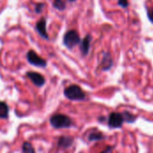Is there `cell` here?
<instances>
[{
	"label": "cell",
	"instance_id": "obj_1",
	"mask_svg": "<svg viewBox=\"0 0 153 153\" xmlns=\"http://www.w3.org/2000/svg\"><path fill=\"white\" fill-rule=\"evenodd\" d=\"M64 94L68 100H74V101L84 100L86 98L85 92L82 90V88L80 86L75 85V84L70 85L66 89H65Z\"/></svg>",
	"mask_w": 153,
	"mask_h": 153
},
{
	"label": "cell",
	"instance_id": "obj_2",
	"mask_svg": "<svg viewBox=\"0 0 153 153\" xmlns=\"http://www.w3.org/2000/svg\"><path fill=\"white\" fill-rule=\"evenodd\" d=\"M50 124L53 127L60 128H69L73 126V121L71 118L63 114H56L50 117Z\"/></svg>",
	"mask_w": 153,
	"mask_h": 153
},
{
	"label": "cell",
	"instance_id": "obj_3",
	"mask_svg": "<svg viewBox=\"0 0 153 153\" xmlns=\"http://www.w3.org/2000/svg\"><path fill=\"white\" fill-rule=\"evenodd\" d=\"M63 42H64V45L67 48L72 49L73 48H74L76 45L80 44V42H81V39H80L79 33L75 30H68L64 35Z\"/></svg>",
	"mask_w": 153,
	"mask_h": 153
},
{
	"label": "cell",
	"instance_id": "obj_4",
	"mask_svg": "<svg viewBox=\"0 0 153 153\" xmlns=\"http://www.w3.org/2000/svg\"><path fill=\"white\" fill-rule=\"evenodd\" d=\"M28 62L35 66L38 67H46L47 66V61L40 57L34 50H29L26 55Z\"/></svg>",
	"mask_w": 153,
	"mask_h": 153
},
{
	"label": "cell",
	"instance_id": "obj_5",
	"mask_svg": "<svg viewBox=\"0 0 153 153\" xmlns=\"http://www.w3.org/2000/svg\"><path fill=\"white\" fill-rule=\"evenodd\" d=\"M124 118L121 113H117V112H112L108 118V125L109 128L112 129H116V128H120L122 127L123 124H124Z\"/></svg>",
	"mask_w": 153,
	"mask_h": 153
},
{
	"label": "cell",
	"instance_id": "obj_6",
	"mask_svg": "<svg viewBox=\"0 0 153 153\" xmlns=\"http://www.w3.org/2000/svg\"><path fill=\"white\" fill-rule=\"evenodd\" d=\"M27 77L35 84L37 87H41L45 84V78L39 73L36 72H28L26 74Z\"/></svg>",
	"mask_w": 153,
	"mask_h": 153
},
{
	"label": "cell",
	"instance_id": "obj_7",
	"mask_svg": "<svg viewBox=\"0 0 153 153\" xmlns=\"http://www.w3.org/2000/svg\"><path fill=\"white\" fill-rule=\"evenodd\" d=\"M36 30L42 38L48 39V35L47 32V21L45 18H40L39 21L36 23Z\"/></svg>",
	"mask_w": 153,
	"mask_h": 153
},
{
	"label": "cell",
	"instance_id": "obj_8",
	"mask_svg": "<svg viewBox=\"0 0 153 153\" xmlns=\"http://www.w3.org/2000/svg\"><path fill=\"white\" fill-rule=\"evenodd\" d=\"M91 36L90 34H88L81 42H80V49L81 52L82 54V56H87L89 51H90V48H91Z\"/></svg>",
	"mask_w": 153,
	"mask_h": 153
},
{
	"label": "cell",
	"instance_id": "obj_9",
	"mask_svg": "<svg viewBox=\"0 0 153 153\" xmlns=\"http://www.w3.org/2000/svg\"><path fill=\"white\" fill-rule=\"evenodd\" d=\"M113 65V60L111 57V55L108 52L104 53L103 55V58L101 61V68L104 71H108Z\"/></svg>",
	"mask_w": 153,
	"mask_h": 153
},
{
	"label": "cell",
	"instance_id": "obj_10",
	"mask_svg": "<svg viewBox=\"0 0 153 153\" xmlns=\"http://www.w3.org/2000/svg\"><path fill=\"white\" fill-rule=\"evenodd\" d=\"M73 143H74V138L73 137H71V136H61L58 139L57 146L59 148L67 149V148L71 147Z\"/></svg>",
	"mask_w": 153,
	"mask_h": 153
},
{
	"label": "cell",
	"instance_id": "obj_11",
	"mask_svg": "<svg viewBox=\"0 0 153 153\" xmlns=\"http://www.w3.org/2000/svg\"><path fill=\"white\" fill-rule=\"evenodd\" d=\"M122 116H123V118H124V121H126V123L128 124H132V123H134L135 120H136V116H134L133 113L129 112V111H124L122 113Z\"/></svg>",
	"mask_w": 153,
	"mask_h": 153
},
{
	"label": "cell",
	"instance_id": "obj_12",
	"mask_svg": "<svg viewBox=\"0 0 153 153\" xmlns=\"http://www.w3.org/2000/svg\"><path fill=\"white\" fill-rule=\"evenodd\" d=\"M8 106L5 102L4 101H0V118L5 119L8 117Z\"/></svg>",
	"mask_w": 153,
	"mask_h": 153
},
{
	"label": "cell",
	"instance_id": "obj_13",
	"mask_svg": "<svg viewBox=\"0 0 153 153\" xmlns=\"http://www.w3.org/2000/svg\"><path fill=\"white\" fill-rule=\"evenodd\" d=\"M104 134L100 132H92L89 134L88 139L91 142H95V141H102L104 139Z\"/></svg>",
	"mask_w": 153,
	"mask_h": 153
},
{
	"label": "cell",
	"instance_id": "obj_14",
	"mask_svg": "<svg viewBox=\"0 0 153 153\" xmlns=\"http://www.w3.org/2000/svg\"><path fill=\"white\" fill-rule=\"evenodd\" d=\"M22 149V152H23V153H36L35 152L34 148L32 147V145H31L30 143H28V142L23 143Z\"/></svg>",
	"mask_w": 153,
	"mask_h": 153
},
{
	"label": "cell",
	"instance_id": "obj_15",
	"mask_svg": "<svg viewBox=\"0 0 153 153\" xmlns=\"http://www.w3.org/2000/svg\"><path fill=\"white\" fill-rule=\"evenodd\" d=\"M54 6L57 10H64L65 8V4L63 0H54Z\"/></svg>",
	"mask_w": 153,
	"mask_h": 153
},
{
	"label": "cell",
	"instance_id": "obj_16",
	"mask_svg": "<svg viewBox=\"0 0 153 153\" xmlns=\"http://www.w3.org/2000/svg\"><path fill=\"white\" fill-rule=\"evenodd\" d=\"M43 8H44V4L43 3H38V4H36V5H35V11H36V13H41V11L43 10Z\"/></svg>",
	"mask_w": 153,
	"mask_h": 153
},
{
	"label": "cell",
	"instance_id": "obj_17",
	"mask_svg": "<svg viewBox=\"0 0 153 153\" xmlns=\"http://www.w3.org/2000/svg\"><path fill=\"white\" fill-rule=\"evenodd\" d=\"M118 4L123 8H126L129 3H128V0H118Z\"/></svg>",
	"mask_w": 153,
	"mask_h": 153
},
{
	"label": "cell",
	"instance_id": "obj_18",
	"mask_svg": "<svg viewBox=\"0 0 153 153\" xmlns=\"http://www.w3.org/2000/svg\"><path fill=\"white\" fill-rule=\"evenodd\" d=\"M114 147L113 146H108L105 150H103L100 153H113Z\"/></svg>",
	"mask_w": 153,
	"mask_h": 153
},
{
	"label": "cell",
	"instance_id": "obj_19",
	"mask_svg": "<svg viewBox=\"0 0 153 153\" xmlns=\"http://www.w3.org/2000/svg\"><path fill=\"white\" fill-rule=\"evenodd\" d=\"M148 17H149L150 21H151L152 22H153V9L148 12Z\"/></svg>",
	"mask_w": 153,
	"mask_h": 153
},
{
	"label": "cell",
	"instance_id": "obj_20",
	"mask_svg": "<svg viewBox=\"0 0 153 153\" xmlns=\"http://www.w3.org/2000/svg\"><path fill=\"white\" fill-rule=\"evenodd\" d=\"M69 1H71V2H74V1H75V0H69Z\"/></svg>",
	"mask_w": 153,
	"mask_h": 153
}]
</instances>
